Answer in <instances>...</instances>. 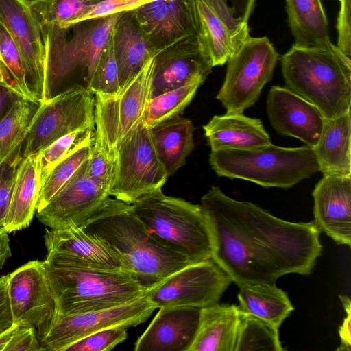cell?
Returning a JSON list of instances; mask_svg holds the SVG:
<instances>
[{
    "instance_id": "6da1fadb",
    "label": "cell",
    "mask_w": 351,
    "mask_h": 351,
    "mask_svg": "<svg viewBox=\"0 0 351 351\" xmlns=\"http://www.w3.org/2000/svg\"><path fill=\"white\" fill-rule=\"evenodd\" d=\"M213 243V258L237 286L276 284L286 274L309 275L322 252L313 221L290 222L218 186L201 198Z\"/></svg>"
},
{
    "instance_id": "4fadbf2b",
    "label": "cell",
    "mask_w": 351,
    "mask_h": 351,
    "mask_svg": "<svg viewBox=\"0 0 351 351\" xmlns=\"http://www.w3.org/2000/svg\"><path fill=\"white\" fill-rule=\"evenodd\" d=\"M232 282L212 258L182 267L149 289L146 295L156 308H202L217 303Z\"/></svg>"
},
{
    "instance_id": "c3c4849f",
    "label": "cell",
    "mask_w": 351,
    "mask_h": 351,
    "mask_svg": "<svg viewBox=\"0 0 351 351\" xmlns=\"http://www.w3.org/2000/svg\"><path fill=\"white\" fill-rule=\"evenodd\" d=\"M339 297L346 312V317L339 328L340 346L337 351H351V300L348 295H340Z\"/></svg>"
},
{
    "instance_id": "60d3db41",
    "label": "cell",
    "mask_w": 351,
    "mask_h": 351,
    "mask_svg": "<svg viewBox=\"0 0 351 351\" xmlns=\"http://www.w3.org/2000/svg\"><path fill=\"white\" fill-rule=\"evenodd\" d=\"M23 143L0 162V227L5 223L17 169L23 158Z\"/></svg>"
},
{
    "instance_id": "7402d4cb",
    "label": "cell",
    "mask_w": 351,
    "mask_h": 351,
    "mask_svg": "<svg viewBox=\"0 0 351 351\" xmlns=\"http://www.w3.org/2000/svg\"><path fill=\"white\" fill-rule=\"evenodd\" d=\"M44 240L47 254L58 253L95 268L130 271L112 247L80 227L47 228Z\"/></svg>"
},
{
    "instance_id": "f6af8a7d",
    "label": "cell",
    "mask_w": 351,
    "mask_h": 351,
    "mask_svg": "<svg viewBox=\"0 0 351 351\" xmlns=\"http://www.w3.org/2000/svg\"><path fill=\"white\" fill-rule=\"evenodd\" d=\"M42 350L36 329L29 325H16L5 351Z\"/></svg>"
},
{
    "instance_id": "9c48e42d",
    "label": "cell",
    "mask_w": 351,
    "mask_h": 351,
    "mask_svg": "<svg viewBox=\"0 0 351 351\" xmlns=\"http://www.w3.org/2000/svg\"><path fill=\"white\" fill-rule=\"evenodd\" d=\"M278 55L266 36H249L228 60L224 82L216 98L227 114L243 113L259 99L273 76Z\"/></svg>"
},
{
    "instance_id": "f546056e",
    "label": "cell",
    "mask_w": 351,
    "mask_h": 351,
    "mask_svg": "<svg viewBox=\"0 0 351 351\" xmlns=\"http://www.w3.org/2000/svg\"><path fill=\"white\" fill-rule=\"evenodd\" d=\"M238 287L239 309L278 328L294 309L287 293L276 284H243Z\"/></svg>"
},
{
    "instance_id": "4dcf8cb0",
    "label": "cell",
    "mask_w": 351,
    "mask_h": 351,
    "mask_svg": "<svg viewBox=\"0 0 351 351\" xmlns=\"http://www.w3.org/2000/svg\"><path fill=\"white\" fill-rule=\"evenodd\" d=\"M294 45L319 47L329 45L328 23L321 0H285Z\"/></svg>"
},
{
    "instance_id": "b9f144b4",
    "label": "cell",
    "mask_w": 351,
    "mask_h": 351,
    "mask_svg": "<svg viewBox=\"0 0 351 351\" xmlns=\"http://www.w3.org/2000/svg\"><path fill=\"white\" fill-rule=\"evenodd\" d=\"M127 337V328L111 327L80 339L71 344L66 351H110Z\"/></svg>"
},
{
    "instance_id": "db71d44e",
    "label": "cell",
    "mask_w": 351,
    "mask_h": 351,
    "mask_svg": "<svg viewBox=\"0 0 351 351\" xmlns=\"http://www.w3.org/2000/svg\"><path fill=\"white\" fill-rule=\"evenodd\" d=\"M339 1V0H338Z\"/></svg>"
},
{
    "instance_id": "277c9868",
    "label": "cell",
    "mask_w": 351,
    "mask_h": 351,
    "mask_svg": "<svg viewBox=\"0 0 351 351\" xmlns=\"http://www.w3.org/2000/svg\"><path fill=\"white\" fill-rule=\"evenodd\" d=\"M45 273L55 303L53 315H72L127 304L147 291L132 274L81 264L58 254H47Z\"/></svg>"
},
{
    "instance_id": "3957f363",
    "label": "cell",
    "mask_w": 351,
    "mask_h": 351,
    "mask_svg": "<svg viewBox=\"0 0 351 351\" xmlns=\"http://www.w3.org/2000/svg\"><path fill=\"white\" fill-rule=\"evenodd\" d=\"M123 12L84 20L65 27L41 28L45 51L42 101L89 87L101 53Z\"/></svg>"
},
{
    "instance_id": "5bb4252c",
    "label": "cell",
    "mask_w": 351,
    "mask_h": 351,
    "mask_svg": "<svg viewBox=\"0 0 351 351\" xmlns=\"http://www.w3.org/2000/svg\"><path fill=\"white\" fill-rule=\"evenodd\" d=\"M8 290L14 324L32 326L40 335L55 311L44 261H29L10 273Z\"/></svg>"
},
{
    "instance_id": "2e32d148",
    "label": "cell",
    "mask_w": 351,
    "mask_h": 351,
    "mask_svg": "<svg viewBox=\"0 0 351 351\" xmlns=\"http://www.w3.org/2000/svg\"><path fill=\"white\" fill-rule=\"evenodd\" d=\"M213 67L198 34L184 37L155 56L151 98L195 81L204 83Z\"/></svg>"
},
{
    "instance_id": "ee69618b",
    "label": "cell",
    "mask_w": 351,
    "mask_h": 351,
    "mask_svg": "<svg viewBox=\"0 0 351 351\" xmlns=\"http://www.w3.org/2000/svg\"><path fill=\"white\" fill-rule=\"evenodd\" d=\"M155 0H101L97 2L80 21L132 11Z\"/></svg>"
},
{
    "instance_id": "d590c367",
    "label": "cell",
    "mask_w": 351,
    "mask_h": 351,
    "mask_svg": "<svg viewBox=\"0 0 351 351\" xmlns=\"http://www.w3.org/2000/svg\"><path fill=\"white\" fill-rule=\"evenodd\" d=\"M203 84L195 81L152 97L148 103L145 122L149 128L179 116L193 99Z\"/></svg>"
},
{
    "instance_id": "603a6c76",
    "label": "cell",
    "mask_w": 351,
    "mask_h": 351,
    "mask_svg": "<svg viewBox=\"0 0 351 351\" xmlns=\"http://www.w3.org/2000/svg\"><path fill=\"white\" fill-rule=\"evenodd\" d=\"M112 37L121 89L158 51L143 31L133 11L120 15L114 25Z\"/></svg>"
},
{
    "instance_id": "7a4b0ae2",
    "label": "cell",
    "mask_w": 351,
    "mask_h": 351,
    "mask_svg": "<svg viewBox=\"0 0 351 351\" xmlns=\"http://www.w3.org/2000/svg\"><path fill=\"white\" fill-rule=\"evenodd\" d=\"M79 227L112 247L147 290L193 263L157 243L136 216L132 204L114 197L107 198Z\"/></svg>"
},
{
    "instance_id": "d6986e66",
    "label": "cell",
    "mask_w": 351,
    "mask_h": 351,
    "mask_svg": "<svg viewBox=\"0 0 351 351\" xmlns=\"http://www.w3.org/2000/svg\"><path fill=\"white\" fill-rule=\"evenodd\" d=\"M268 119L276 132L316 145L325 118L312 104L286 87L271 86L267 98Z\"/></svg>"
},
{
    "instance_id": "8d00e7d4",
    "label": "cell",
    "mask_w": 351,
    "mask_h": 351,
    "mask_svg": "<svg viewBox=\"0 0 351 351\" xmlns=\"http://www.w3.org/2000/svg\"><path fill=\"white\" fill-rule=\"evenodd\" d=\"M121 90L112 34L99 57L89 90L93 94L115 95Z\"/></svg>"
},
{
    "instance_id": "74e56055",
    "label": "cell",
    "mask_w": 351,
    "mask_h": 351,
    "mask_svg": "<svg viewBox=\"0 0 351 351\" xmlns=\"http://www.w3.org/2000/svg\"><path fill=\"white\" fill-rule=\"evenodd\" d=\"M234 33L247 38L256 0H204Z\"/></svg>"
},
{
    "instance_id": "5b68a950",
    "label": "cell",
    "mask_w": 351,
    "mask_h": 351,
    "mask_svg": "<svg viewBox=\"0 0 351 351\" xmlns=\"http://www.w3.org/2000/svg\"><path fill=\"white\" fill-rule=\"evenodd\" d=\"M280 61L286 88L315 106L325 119L350 111L351 59L337 45L293 44Z\"/></svg>"
},
{
    "instance_id": "f5cc1de1",
    "label": "cell",
    "mask_w": 351,
    "mask_h": 351,
    "mask_svg": "<svg viewBox=\"0 0 351 351\" xmlns=\"http://www.w3.org/2000/svg\"><path fill=\"white\" fill-rule=\"evenodd\" d=\"M89 1L98 2V1H101V0H89Z\"/></svg>"
},
{
    "instance_id": "f35d334b",
    "label": "cell",
    "mask_w": 351,
    "mask_h": 351,
    "mask_svg": "<svg viewBox=\"0 0 351 351\" xmlns=\"http://www.w3.org/2000/svg\"><path fill=\"white\" fill-rule=\"evenodd\" d=\"M0 61L9 73L21 95L26 99L38 101L28 86L19 51L10 34L1 23Z\"/></svg>"
},
{
    "instance_id": "8fae6325",
    "label": "cell",
    "mask_w": 351,
    "mask_h": 351,
    "mask_svg": "<svg viewBox=\"0 0 351 351\" xmlns=\"http://www.w3.org/2000/svg\"><path fill=\"white\" fill-rule=\"evenodd\" d=\"M95 95L77 88L40 101L23 142V155H37L58 138L94 128Z\"/></svg>"
},
{
    "instance_id": "ffe728a7",
    "label": "cell",
    "mask_w": 351,
    "mask_h": 351,
    "mask_svg": "<svg viewBox=\"0 0 351 351\" xmlns=\"http://www.w3.org/2000/svg\"><path fill=\"white\" fill-rule=\"evenodd\" d=\"M316 227L338 245H351V176L323 175L312 193Z\"/></svg>"
},
{
    "instance_id": "1f68e13d",
    "label": "cell",
    "mask_w": 351,
    "mask_h": 351,
    "mask_svg": "<svg viewBox=\"0 0 351 351\" xmlns=\"http://www.w3.org/2000/svg\"><path fill=\"white\" fill-rule=\"evenodd\" d=\"M94 128L85 132L73 149L50 172L40 187L36 212L52 197L89 158L94 141Z\"/></svg>"
},
{
    "instance_id": "ac0fdd59",
    "label": "cell",
    "mask_w": 351,
    "mask_h": 351,
    "mask_svg": "<svg viewBox=\"0 0 351 351\" xmlns=\"http://www.w3.org/2000/svg\"><path fill=\"white\" fill-rule=\"evenodd\" d=\"M132 11L158 53L184 37L198 34L195 0H155Z\"/></svg>"
},
{
    "instance_id": "f907efd6",
    "label": "cell",
    "mask_w": 351,
    "mask_h": 351,
    "mask_svg": "<svg viewBox=\"0 0 351 351\" xmlns=\"http://www.w3.org/2000/svg\"><path fill=\"white\" fill-rule=\"evenodd\" d=\"M12 256L8 232L3 227H0V269L5 261Z\"/></svg>"
},
{
    "instance_id": "e575fe53",
    "label": "cell",
    "mask_w": 351,
    "mask_h": 351,
    "mask_svg": "<svg viewBox=\"0 0 351 351\" xmlns=\"http://www.w3.org/2000/svg\"><path fill=\"white\" fill-rule=\"evenodd\" d=\"M96 3L89 0H28L40 29L48 25L65 27L78 23Z\"/></svg>"
},
{
    "instance_id": "ba28073f",
    "label": "cell",
    "mask_w": 351,
    "mask_h": 351,
    "mask_svg": "<svg viewBox=\"0 0 351 351\" xmlns=\"http://www.w3.org/2000/svg\"><path fill=\"white\" fill-rule=\"evenodd\" d=\"M113 156L114 176L109 194L126 203L132 204L162 189L169 177L145 122L117 144Z\"/></svg>"
},
{
    "instance_id": "7bdbcfd3",
    "label": "cell",
    "mask_w": 351,
    "mask_h": 351,
    "mask_svg": "<svg viewBox=\"0 0 351 351\" xmlns=\"http://www.w3.org/2000/svg\"><path fill=\"white\" fill-rule=\"evenodd\" d=\"M114 168V158L94 140L87 162V172L90 178L109 192L113 180Z\"/></svg>"
},
{
    "instance_id": "44dd1931",
    "label": "cell",
    "mask_w": 351,
    "mask_h": 351,
    "mask_svg": "<svg viewBox=\"0 0 351 351\" xmlns=\"http://www.w3.org/2000/svg\"><path fill=\"white\" fill-rule=\"evenodd\" d=\"M201 308H160L137 339L135 351H189L195 337Z\"/></svg>"
},
{
    "instance_id": "484cf974",
    "label": "cell",
    "mask_w": 351,
    "mask_h": 351,
    "mask_svg": "<svg viewBox=\"0 0 351 351\" xmlns=\"http://www.w3.org/2000/svg\"><path fill=\"white\" fill-rule=\"evenodd\" d=\"M239 308L217 303L201 308L199 326L189 351H234Z\"/></svg>"
},
{
    "instance_id": "cb8c5ba5",
    "label": "cell",
    "mask_w": 351,
    "mask_h": 351,
    "mask_svg": "<svg viewBox=\"0 0 351 351\" xmlns=\"http://www.w3.org/2000/svg\"><path fill=\"white\" fill-rule=\"evenodd\" d=\"M203 129L211 151L245 149L271 143L261 119L243 113L215 115Z\"/></svg>"
},
{
    "instance_id": "7dc6e473",
    "label": "cell",
    "mask_w": 351,
    "mask_h": 351,
    "mask_svg": "<svg viewBox=\"0 0 351 351\" xmlns=\"http://www.w3.org/2000/svg\"><path fill=\"white\" fill-rule=\"evenodd\" d=\"M8 274L0 277V335L15 325L8 290Z\"/></svg>"
},
{
    "instance_id": "836d02e7",
    "label": "cell",
    "mask_w": 351,
    "mask_h": 351,
    "mask_svg": "<svg viewBox=\"0 0 351 351\" xmlns=\"http://www.w3.org/2000/svg\"><path fill=\"white\" fill-rule=\"evenodd\" d=\"M40 101L17 100L0 121V162L23 143Z\"/></svg>"
},
{
    "instance_id": "83f0119b",
    "label": "cell",
    "mask_w": 351,
    "mask_h": 351,
    "mask_svg": "<svg viewBox=\"0 0 351 351\" xmlns=\"http://www.w3.org/2000/svg\"><path fill=\"white\" fill-rule=\"evenodd\" d=\"M153 143L168 176L185 163L194 149V126L189 119L180 116L150 128Z\"/></svg>"
},
{
    "instance_id": "e0dca14e",
    "label": "cell",
    "mask_w": 351,
    "mask_h": 351,
    "mask_svg": "<svg viewBox=\"0 0 351 351\" xmlns=\"http://www.w3.org/2000/svg\"><path fill=\"white\" fill-rule=\"evenodd\" d=\"M88 159L41 210L38 219L50 229L79 227L107 198L109 192L87 172Z\"/></svg>"
},
{
    "instance_id": "d4e9b609",
    "label": "cell",
    "mask_w": 351,
    "mask_h": 351,
    "mask_svg": "<svg viewBox=\"0 0 351 351\" xmlns=\"http://www.w3.org/2000/svg\"><path fill=\"white\" fill-rule=\"evenodd\" d=\"M350 111L326 119L317 143L313 147L323 175L351 176Z\"/></svg>"
},
{
    "instance_id": "681fc988",
    "label": "cell",
    "mask_w": 351,
    "mask_h": 351,
    "mask_svg": "<svg viewBox=\"0 0 351 351\" xmlns=\"http://www.w3.org/2000/svg\"><path fill=\"white\" fill-rule=\"evenodd\" d=\"M21 97H23L16 89L0 84V121Z\"/></svg>"
},
{
    "instance_id": "bcb514c9",
    "label": "cell",
    "mask_w": 351,
    "mask_h": 351,
    "mask_svg": "<svg viewBox=\"0 0 351 351\" xmlns=\"http://www.w3.org/2000/svg\"><path fill=\"white\" fill-rule=\"evenodd\" d=\"M340 10L337 19L338 39L337 47L348 58L351 59V0H339Z\"/></svg>"
},
{
    "instance_id": "7c38bea8",
    "label": "cell",
    "mask_w": 351,
    "mask_h": 351,
    "mask_svg": "<svg viewBox=\"0 0 351 351\" xmlns=\"http://www.w3.org/2000/svg\"><path fill=\"white\" fill-rule=\"evenodd\" d=\"M156 308L145 294L114 307L72 315H53L38 336L41 350L66 351L75 341L99 330L136 326L145 322Z\"/></svg>"
},
{
    "instance_id": "d6a6232c",
    "label": "cell",
    "mask_w": 351,
    "mask_h": 351,
    "mask_svg": "<svg viewBox=\"0 0 351 351\" xmlns=\"http://www.w3.org/2000/svg\"><path fill=\"white\" fill-rule=\"evenodd\" d=\"M278 328L239 309L234 351H283Z\"/></svg>"
},
{
    "instance_id": "52a82bcc",
    "label": "cell",
    "mask_w": 351,
    "mask_h": 351,
    "mask_svg": "<svg viewBox=\"0 0 351 351\" xmlns=\"http://www.w3.org/2000/svg\"><path fill=\"white\" fill-rule=\"evenodd\" d=\"M211 168L220 177L241 179L263 187L289 189L319 171L313 149L272 143L255 148L211 151Z\"/></svg>"
},
{
    "instance_id": "4316f807",
    "label": "cell",
    "mask_w": 351,
    "mask_h": 351,
    "mask_svg": "<svg viewBox=\"0 0 351 351\" xmlns=\"http://www.w3.org/2000/svg\"><path fill=\"white\" fill-rule=\"evenodd\" d=\"M40 189L38 154L23 157L17 169L3 227L8 233L29 226L36 210Z\"/></svg>"
},
{
    "instance_id": "8992f818",
    "label": "cell",
    "mask_w": 351,
    "mask_h": 351,
    "mask_svg": "<svg viewBox=\"0 0 351 351\" xmlns=\"http://www.w3.org/2000/svg\"><path fill=\"white\" fill-rule=\"evenodd\" d=\"M149 236L191 263L213 258L211 234L200 206L167 196L159 189L132 204Z\"/></svg>"
},
{
    "instance_id": "ab89813d",
    "label": "cell",
    "mask_w": 351,
    "mask_h": 351,
    "mask_svg": "<svg viewBox=\"0 0 351 351\" xmlns=\"http://www.w3.org/2000/svg\"><path fill=\"white\" fill-rule=\"evenodd\" d=\"M88 130H77L65 135L55 141L38 154L40 187L51 170L69 154Z\"/></svg>"
},
{
    "instance_id": "f1b7e54d",
    "label": "cell",
    "mask_w": 351,
    "mask_h": 351,
    "mask_svg": "<svg viewBox=\"0 0 351 351\" xmlns=\"http://www.w3.org/2000/svg\"><path fill=\"white\" fill-rule=\"evenodd\" d=\"M198 36L213 66H222L247 38L232 32L204 1L195 0Z\"/></svg>"
},
{
    "instance_id": "30bf717a",
    "label": "cell",
    "mask_w": 351,
    "mask_h": 351,
    "mask_svg": "<svg viewBox=\"0 0 351 351\" xmlns=\"http://www.w3.org/2000/svg\"><path fill=\"white\" fill-rule=\"evenodd\" d=\"M154 57L118 93L94 95V140L113 158L117 144L145 122L151 99Z\"/></svg>"
},
{
    "instance_id": "9a60e30c",
    "label": "cell",
    "mask_w": 351,
    "mask_h": 351,
    "mask_svg": "<svg viewBox=\"0 0 351 351\" xmlns=\"http://www.w3.org/2000/svg\"><path fill=\"white\" fill-rule=\"evenodd\" d=\"M0 23L19 51L30 90L36 100L42 101L45 51L41 29L28 0H0Z\"/></svg>"
},
{
    "instance_id": "816d5d0a",
    "label": "cell",
    "mask_w": 351,
    "mask_h": 351,
    "mask_svg": "<svg viewBox=\"0 0 351 351\" xmlns=\"http://www.w3.org/2000/svg\"><path fill=\"white\" fill-rule=\"evenodd\" d=\"M0 84H4L8 86L12 87L15 89V85L14 82L10 75L9 73L6 70L5 67L0 61ZM17 90V89H16ZM21 94V93H20Z\"/></svg>"
}]
</instances>
